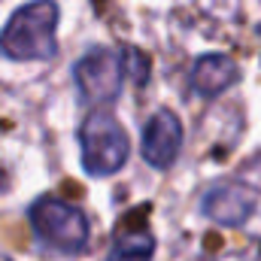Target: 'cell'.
Wrapping results in <instances>:
<instances>
[{"mask_svg":"<svg viewBox=\"0 0 261 261\" xmlns=\"http://www.w3.org/2000/svg\"><path fill=\"white\" fill-rule=\"evenodd\" d=\"M152 255H155V237L149 231H128L113 243L107 261H152Z\"/></svg>","mask_w":261,"mask_h":261,"instance_id":"cell-8","label":"cell"},{"mask_svg":"<svg viewBox=\"0 0 261 261\" xmlns=\"http://www.w3.org/2000/svg\"><path fill=\"white\" fill-rule=\"evenodd\" d=\"M240 79V67L225 52H206L192 64V88L200 97H219Z\"/></svg>","mask_w":261,"mask_h":261,"instance_id":"cell-7","label":"cell"},{"mask_svg":"<svg viewBox=\"0 0 261 261\" xmlns=\"http://www.w3.org/2000/svg\"><path fill=\"white\" fill-rule=\"evenodd\" d=\"M258 210V195L243 182H216L200 197V213L225 228H243Z\"/></svg>","mask_w":261,"mask_h":261,"instance_id":"cell-6","label":"cell"},{"mask_svg":"<svg viewBox=\"0 0 261 261\" xmlns=\"http://www.w3.org/2000/svg\"><path fill=\"white\" fill-rule=\"evenodd\" d=\"M122 61H125V73L130 76L134 85H146L149 82L152 61L146 58V52H140L137 46H122Z\"/></svg>","mask_w":261,"mask_h":261,"instance_id":"cell-9","label":"cell"},{"mask_svg":"<svg viewBox=\"0 0 261 261\" xmlns=\"http://www.w3.org/2000/svg\"><path fill=\"white\" fill-rule=\"evenodd\" d=\"M182 149V122L173 110H155L140 134L143 161L155 170H170Z\"/></svg>","mask_w":261,"mask_h":261,"instance_id":"cell-5","label":"cell"},{"mask_svg":"<svg viewBox=\"0 0 261 261\" xmlns=\"http://www.w3.org/2000/svg\"><path fill=\"white\" fill-rule=\"evenodd\" d=\"M73 82L79 97L88 107H107L122 94L125 85V61L122 52L107 49V46H91L85 49L76 64H73Z\"/></svg>","mask_w":261,"mask_h":261,"instance_id":"cell-4","label":"cell"},{"mask_svg":"<svg viewBox=\"0 0 261 261\" xmlns=\"http://www.w3.org/2000/svg\"><path fill=\"white\" fill-rule=\"evenodd\" d=\"M28 222H31L37 240L55 252L79 255L91 243V228H88L85 213L58 195L37 197L28 206Z\"/></svg>","mask_w":261,"mask_h":261,"instance_id":"cell-2","label":"cell"},{"mask_svg":"<svg viewBox=\"0 0 261 261\" xmlns=\"http://www.w3.org/2000/svg\"><path fill=\"white\" fill-rule=\"evenodd\" d=\"M58 18L55 0L21 3L0 31V55L9 61H52L58 55Z\"/></svg>","mask_w":261,"mask_h":261,"instance_id":"cell-1","label":"cell"},{"mask_svg":"<svg viewBox=\"0 0 261 261\" xmlns=\"http://www.w3.org/2000/svg\"><path fill=\"white\" fill-rule=\"evenodd\" d=\"M82 170L88 176H113L125 167L130 155V140L122 122L110 110H91L79 125Z\"/></svg>","mask_w":261,"mask_h":261,"instance_id":"cell-3","label":"cell"}]
</instances>
